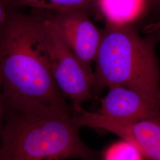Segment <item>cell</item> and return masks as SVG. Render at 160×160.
<instances>
[{"label": "cell", "mask_w": 160, "mask_h": 160, "mask_svg": "<svg viewBox=\"0 0 160 160\" xmlns=\"http://www.w3.org/2000/svg\"><path fill=\"white\" fill-rule=\"evenodd\" d=\"M0 77L4 110L35 103L69 106L52 74L39 16L12 10L0 26Z\"/></svg>", "instance_id": "6da1fadb"}, {"label": "cell", "mask_w": 160, "mask_h": 160, "mask_svg": "<svg viewBox=\"0 0 160 160\" xmlns=\"http://www.w3.org/2000/svg\"><path fill=\"white\" fill-rule=\"evenodd\" d=\"M72 106L35 103L4 110L0 160H100L81 140Z\"/></svg>", "instance_id": "7a4b0ae2"}, {"label": "cell", "mask_w": 160, "mask_h": 160, "mask_svg": "<svg viewBox=\"0 0 160 160\" xmlns=\"http://www.w3.org/2000/svg\"><path fill=\"white\" fill-rule=\"evenodd\" d=\"M154 36L142 38L130 24L106 23L96 58L95 83L122 86L160 104V71Z\"/></svg>", "instance_id": "3957f363"}, {"label": "cell", "mask_w": 160, "mask_h": 160, "mask_svg": "<svg viewBox=\"0 0 160 160\" xmlns=\"http://www.w3.org/2000/svg\"><path fill=\"white\" fill-rule=\"evenodd\" d=\"M40 17L43 20L44 44L54 80L72 107H81L93 97L94 74L83 66L54 24L45 17Z\"/></svg>", "instance_id": "277c9868"}, {"label": "cell", "mask_w": 160, "mask_h": 160, "mask_svg": "<svg viewBox=\"0 0 160 160\" xmlns=\"http://www.w3.org/2000/svg\"><path fill=\"white\" fill-rule=\"evenodd\" d=\"M53 12L45 17L57 28L86 69L92 73L91 65L97 57L102 31L95 26L85 10Z\"/></svg>", "instance_id": "5b68a950"}, {"label": "cell", "mask_w": 160, "mask_h": 160, "mask_svg": "<svg viewBox=\"0 0 160 160\" xmlns=\"http://www.w3.org/2000/svg\"><path fill=\"white\" fill-rule=\"evenodd\" d=\"M97 113L117 122L160 120V104L122 86L109 88Z\"/></svg>", "instance_id": "8992f818"}, {"label": "cell", "mask_w": 160, "mask_h": 160, "mask_svg": "<svg viewBox=\"0 0 160 160\" xmlns=\"http://www.w3.org/2000/svg\"><path fill=\"white\" fill-rule=\"evenodd\" d=\"M149 0H95L106 23L129 25L141 17Z\"/></svg>", "instance_id": "52a82bcc"}, {"label": "cell", "mask_w": 160, "mask_h": 160, "mask_svg": "<svg viewBox=\"0 0 160 160\" xmlns=\"http://www.w3.org/2000/svg\"><path fill=\"white\" fill-rule=\"evenodd\" d=\"M12 7H29L51 12L86 11L95 0H12Z\"/></svg>", "instance_id": "ba28073f"}, {"label": "cell", "mask_w": 160, "mask_h": 160, "mask_svg": "<svg viewBox=\"0 0 160 160\" xmlns=\"http://www.w3.org/2000/svg\"><path fill=\"white\" fill-rule=\"evenodd\" d=\"M142 155L125 141L113 143L103 153V160H142Z\"/></svg>", "instance_id": "9c48e42d"}, {"label": "cell", "mask_w": 160, "mask_h": 160, "mask_svg": "<svg viewBox=\"0 0 160 160\" xmlns=\"http://www.w3.org/2000/svg\"><path fill=\"white\" fill-rule=\"evenodd\" d=\"M11 7H12V0H0V26L6 22L13 10L10 9Z\"/></svg>", "instance_id": "30bf717a"}, {"label": "cell", "mask_w": 160, "mask_h": 160, "mask_svg": "<svg viewBox=\"0 0 160 160\" xmlns=\"http://www.w3.org/2000/svg\"><path fill=\"white\" fill-rule=\"evenodd\" d=\"M4 109L2 96V81L0 77V141H1L2 126L4 123Z\"/></svg>", "instance_id": "8fae6325"}, {"label": "cell", "mask_w": 160, "mask_h": 160, "mask_svg": "<svg viewBox=\"0 0 160 160\" xmlns=\"http://www.w3.org/2000/svg\"><path fill=\"white\" fill-rule=\"evenodd\" d=\"M160 30V19L159 20L150 23L143 28V32L147 34H152Z\"/></svg>", "instance_id": "7c38bea8"}, {"label": "cell", "mask_w": 160, "mask_h": 160, "mask_svg": "<svg viewBox=\"0 0 160 160\" xmlns=\"http://www.w3.org/2000/svg\"><path fill=\"white\" fill-rule=\"evenodd\" d=\"M149 1H151L152 2H154V4L157 6H160V0H149Z\"/></svg>", "instance_id": "4fadbf2b"}, {"label": "cell", "mask_w": 160, "mask_h": 160, "mask_svg": "<svg viewBox=\"0 0 160 160\" xmlns=\"http://www.w3.org/2000/svg\"><path fill=\"white\" fill-rule=\"evenodd\" d=\"M158 32H160V31H158Z\"/></svg>", "instance_id": "5bb4252c"}]
</instances>
